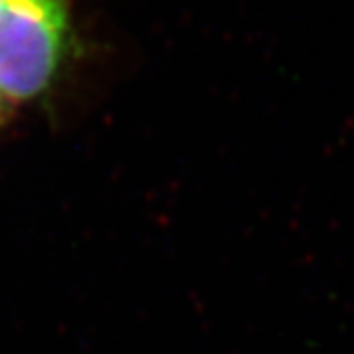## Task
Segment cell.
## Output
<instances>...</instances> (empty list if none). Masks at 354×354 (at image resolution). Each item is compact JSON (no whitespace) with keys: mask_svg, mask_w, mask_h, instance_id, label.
<instances>
[{"mask_svg":"<svg viewBox=\"0 0 354 354\" xmlns=\"http://www.w3.org/2000/svg\"><path fill=\"white\" fill-rule=\"evenodd\" d=\"M67 41V0H6L0 10V101L50 87Z\"/></svg>","mask_w":354,"mask_h":354,"instance_id":"cell-1","label":"cell"},{"mask_svg":"<svg viewBox=\"0 0 354 354\" xmlns=\"http://www.w3.org/2000/svg\"><path fill=\"white\" fill-rule=\"evenodd\" d=\"M6 4V0H0V10H2V6Z\"/></svg>","mask_w":354,"mask_h":354,"instance_id":"cell-3","label":"cell"},{"mask_svg":"<svg viewBox=\"0 0 354 354\" xmlns=\"http://www.w3.org/2000/svg\"><path fill=\"white\" fill-rule=\"evenodd\" d=\"M4 111H6V104L0 101V118H2V114H4Z\"/></svg>","mask_w":354,"mask_h":354,"instance_id":"cell-2","label":"cell"}]
</instances>
